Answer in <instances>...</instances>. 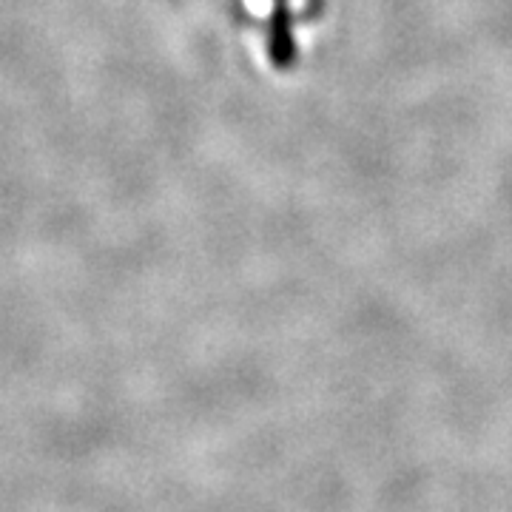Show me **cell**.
<instances>
[{
  "instance_id": "cell-1",
  "label": "cell",
  "mask_w": 512,
  "mask_h": 512,
  "mask_svg": "<svg viewBox=\"0 0 512 512\" xmlns=\"http://www.w3.org/2000/svg\"><path fill=\"white\" fill-rule=\"evenodd\" d=\"M296 57H299V43L293 35L291 9L285 0H276L271 23H268V60L276 69H291Z\"/></svg>"
}]
</instances>
